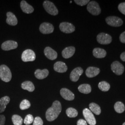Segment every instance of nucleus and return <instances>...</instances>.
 <instances>
[{"instance_id": "nucleus-11", "label": "nucleus", "mask_w": 125, "mask_h": 125, "mask_svg": "<svg viewBox=\"0 0 125 125\" xmlns=\"http://www.w3.org/2000/svg\"><path fill=\"white\" fill-rule=\"evenodd\" d=\"M83 70L81 67H76L75 68L70 74V79L73 82H76L79 80V77L83 73Z\"/></svg>"}, {"instance_id": "nucleus-30", "label": "nucleus", "mask_w": 125, "mask_h": 125, "mask_svg": "<svg viewBox=\"0 0 125 125\" xmlns=\"http://www.w3.org/2000/svg\"><path fill=\"white\" fill-rule=\"evenodd\" d=\"M66 113L67 116L70 118H75L78 115L77 111L73 107H69L67 109Z\"/></svg>"}, {"instance_id": "nucleus-4", "label": "nucleus", "mask_w": 125, "mask_h": 125, "mask_svg": "<svg viewBox=\"0 0 125 125\" xmlns=\"http://www.w3.org/2000/svg\"><path fill=\"white\" fill-rule=\"evenodd\" d=\"M43 6L45 10L50 14L55 16L58 14V9L55 5L49 0H45L43 3Z\"/></svg>"}, {"instance_id": "nucleus-18", "label": "nucleus", "mask_w": 125, "mask_h": 125, "mask_svg": "<svg viewBox=\"0 0 125 125\" xmlns=\"http://www.w3.org/2000/svg\"><path fill=\"white\" fill-rule=\"evenodd\" d=\"M100 72V70L98 68L94 67H88L86 70V75L89 78H92L97 76Z\"/></svg>"}, {"instance_id": "nucleus-14", "label": "nucleus", "mask_w": 125, "mask_h": 125, "mask_svg": "<svg viewBox=\"0 0 125 125\" xmlns=\"http://www.w3.org/2000/svg\"><path fill=\"white\" fill-rule=\"evenodd\" d=\"M62 98L67 101H72L75 98V95L69 89L62 88L60 91Z\"/></svg>"}, {"instance_id": "nucleus-9", "label": "nucleus", "mask_w": 125, "mask_h": 125, "mask_svg": "<svg viewBox=\"0 0 125 125\" xmlns=\"http://www.w3.org/2000/svg\"><path fill=\"white\" fill-rule=\"evenodd\" d=\"M111 68L112 72L117 75H121L124 72V66L119 61H114L111 65Z\"/></svg>"}, {"instance_id": "nucleus-37", "label": "nucleus", "mask_w": 125, "mask_h": 125, "mask_svg": "<svg viewBox=\"0 0 125 125\" xmlns=\"http://www.w3.org/2000/svg\"><path fill=\"white\" fill-rule=\"evenodd\" d=\"M6 118L3 115H0V125H4Z\"/></svg>"}, {"instance_id": "nucleus-35", "label": "nucleus", "mask_w": 125, "mask_h": 125, "mask_svg": "<svg viewBox=\"0 0 125 125\" xmlns=\"http://www.w3.org/2000/svg\"><path fill=\"white\" fill-rule=\"evenodd\" d=\"M118 8L121 13L125 15V2L120 3L119 5Z\"/></svg>"}, {"instance_id": "nucleus-34", "label": "nucleus", "mask_w": 125, "mask_h": 125, "mask_svg": "<svg viewBox=\"0 0 125 125\" xmlns=\"http://www.w3.org/2000/svg\"><path fill=\"white\" fill-rule=\"evenodd\" d=\"M43 121L40 117H36L34 119L33 125H43Z\"/></svg>"}, {"instance_id": "nucleus-24", "label": "nucleus", "mask_w": 125, "mask_h": 125, "mask_svg": "<svg viewBox=\"0 0 125 125\" xmlns=\"http://www.w3.org/2000/svg\"><path fill=\"white\" fill-rule=\"evenodd\" d=\"M21 88L22 89L31 92H33L35 89V87L33 83L29 81H27L22 83L21 84Z\"/></svg>"}, {"instance_id": "nucleus-36", "label": "nucleus", "mask_w": 125, "mask_h": 125, "mask_svg": "<svg viewBox=\"0 0 125 125\" xmlns=\"http://www.w3.org/2000/svg\"><path fill=\"white\" fill-rule=\"evenodd\" d=\"M120 40L121 43L125 44V31L123 32L120 35Z\"/></svg>"}, {"instance_id": "nucleus-21", "label": "nucleus", "mask_w": 125, "mask_h": 125, "mask_svg": "<svg viewBox=\"0 0 125 125\" xmlns=\"http://www.w3.org/2000/svg\"><path fill=\"white\" fill-rule=\"evenodd\" d=\"M49 72L47 69H45L42 70L37 69L34 72V75L37 79L42 80L47 77L49 75Z\"/></svg>"}, {"instance_id": "nucleus-5", "label": "nucleus", "mask_w": 125, "mask_h": 125, "mask_svg": "<svg viewBox=\"0 0 125 125\" xmlns=\"http://www.w3.org/2000/svg\"><path fill=\"white\" fill-rule=\"evenodd\" d=\"M21 59L24 62H32L36 59V55L32 50H26L23 52L21 55Z\"/></svg>"}, {"instance_id": "nucleus-23", "label": "nucleus", "mask_w": 125, "mask_h": 125, "mask_svg": "<svg viewBox=\"0 0 125 125\" xmlns=\"http://www.w3.org/2000/svg\"><path fill=\"white\" fill-rule=\"evenodd\" d=\"M10 98L8 96H5L0 99V113L4 112L7 105L10 102Z\"/></svg>"}, {"instance_id": "nucleus-29", "label": "nucleus", "mask_w": 125, "mask_h": 125, "mask_svg": "<svg viewBox=\"0 0 125 125\" xmlns=\"http://www.w3.org/2000/svg\"><path fill=\"white\" fill-rule=\"evenodd\" d=\"M12 120L14 125H22L23 120L21 117L17 115H14L12 117Z\"/></svg>"}, {"instance_id": "nucleus-31", "label": "nucleus", "mask_w": 125, "mask_h": 125, "mask_svg": "<svg viewBox=\"0 0 125 125\" xmlns=\"http://www.w3.org/2000/svg\"><path fill=\"white\" fill-rule=\"evenodd\" d=\"M31 106V103L27 99H24L21 103L20 108L21 110H26L29 108Z\"/></svg>"}, {"instance_id": "nucleus-39", "label": "nucleus", "mask_w": 125, "mask_h": 125, "mask_svg": "<svg viewBox=\"0 0 125 125\" xmlns=\"http://www.w3.org/2000/svg\"><path fill=\"white\" fill-rule=\"evenodd\" d=\"M120 58H121V60H122L124 62H125V52L121 54Z\"/></svg>"}, {"instance_id": "nucleus-8", "label": "nucleus", "mask_w": 125, "mask_h": 125, "mask_svg": "<svg viewBox=\"0 0 125 125\" xmlns=\"http://www.w3.org/2000/svg\"><path fill=\"white\" fill-rule=\"evenodd\" d=\"M83 115L84 117L85 120L90 125H95L96 121L95 117L92 112L88 108H85L83 110Z\"/></svg>"}, {"instance_id": "nucleus-28", "label": "nucleus", "mask_w": 125, "mask_h": 125, "mask_svg": "<svg viewBox=\"0 0 125 125\" xmlns=\"http://www.w3.org/2000/svg\"><path fill=\"white\" fill-rule=\"evenodd\" d=\"M98 88L101 90L106 92L110 89V85L106 81H102L99 83Z\"/></svg>"}, {"instance_id": "nucleus-25", "label": "nucleus", "mask_w": 125, "mask_h": 125, "mask_svg": "<svg viewBox=\"0 0 125 125\" xmlns=\"http://www.w3.org/2000/svg\"><path fill=\"white\" fill-rule=\"evenodd\" d=\"M78 89L79 92L83 94H89L91 91V86L88 84H83L80 85Z\"/></svg>"}, {"instance_id": "nucleus-2", "label": "nucleus", "mask_w": 125, "mask_h": 125, "mask_svg": "<svg viewBox=\"0 0 125 125\" xmlns=\"http://www.w3.org/2000/svg\"><path fill=\"white\" fill-rule=\"evenodd\" d=\"M0 77L5 82H10L12 79V73L9 67L2 64L0 66Z\"/></svg>"}, {"instance_id": "nucleus-38", "label": "nucleus", "mask_w": 125, "mask_h": 125, "mask_svg": "<svg viewBox=\"0 0 125 125\" xmlns=\"http://www.w3.org/2000/svg\"><path fill=\"white\" fill-rule=\"evenodd\" d=\"M77 125H88L86 121L83 119L79 120L77 122Z\"/></svg>"}, {"instance_id": "nucleus-6", "label": "nucleus", "mask_w": 125, "mask_h": 125, "mask_svg": "<svg viewBox=\"0 0 125 125\" xmlns=\"http://www.w3.org/2000/svg\"><path fill=\"white\" fill-rule=\"evenodd\" d=\"M97 41L102 45H108L111 43L112 37L107 33L102 32L97 36Z\"/></svg>"}, {"instance_id": "nucleus-7", "label": "nucleus", "mask_w": 125, "mask_h": 125, "mask_svg": "<svg viewBox=\"0 0 125 125\" xmlns=\"http://www.w3.org/2000/svg\"><path fill=\"white\" fill-rule=\"evenodd\" d=\"M106 22L108 25L114 27H120L123 23L121 18L114 16L107 17L106 19Z\"/></svg>"}, {"instance_id": "nucleus-26", "label": "nucleus", "mask_w": 125, "mask_h": 125, "mask_svg": "<svg viewBox=\"0 0 125 125\" xmlns=\"http://www.w3.org/2000/svg\"><path fill=\"white\" fill-rule=\"evenodd\" d=\"M89 107L90 110L96 115H100L101 113V107L98 104L95 103H91L89 104Z\"/></svg>"}, {"instance_id": "nucleus-41", "label": "nucleus", "mask_w": 125, "mask_h": 125, "mask_svg": "<svg viewBox=\"0 0 125 125\" xmlns=\"http://www.w3.org/2000/svg\"><path fill=\"white\" fill-rule=\"evenodd\" d=\"M70 3H72V1H70Z\"/></svg>"}, {"instance_id": "nucleus-10", "label": "nucleus", "mask_w": 125, "mask_h": 125, "mask_svg": "<svg viewBox=\"0 0 125 125\" xmlns=\"http://www.w3.org/2000/svg\"><path fill=\"white\" fill-rule=\"evenodd\" d=\"M60 31L65 33H71L75 31V27L71 23L63 22L59 25Z\"/></svg>"}, {"instance_id": "nucleus-32", "label": "nucleus", "mask_w": 125, "mask_h": 125, "mask_svg": "<svg viewBox=\"0 0 125 125\" xmlns=\"http://www.w3.org/2000/svg\"><path fill=\"white\" fill-rule=\"evenodd\" d=\"M33 121H34V118L33 116L29 114L26 116L24 121V123L25 125H29L31 124V123L33 122Z\"/></svg>"}, {"instance_id": "nucleus-22", "label": "nucleus", "mask_w": 125, "mask_h": 125, "mask_svg": "<svg viewBox=\"0 0 125 125\" xmlns=\"http://www.w3.org/2000/svg\"><path fill=\"white\" fill-rule=\"evenodd\" d=\"M93 54L95 58H103L106 56L107 52L105 50L100 48H95L93 51Z\"/></svg>"}, {"instance_id": "nucleus-17", "label": "nucleus", "mask_w": 125, "mask_h": 125, "mask_svg": "<svg viewBox=\"0 0 125 125\" xmlns=\"http://www.w3.org/2000/svg\"><path fill=\"white\" fill-rule=\"evenodd\" d=\"M54 70L58 73H64L67 71L68 68L64 62L58 61L54 64Z\"/></svg>"}, {"instance_id": "nucleus-33", "label": "nucleus", "mask_w": 125, "mask_h": 125, "mask_svg": "<svg viewBox=\"0 0 125 125\" xmlns=\"http://www.w3.org/2000/svg\"><path fill=\"white\" fill-rule=\"evenodd\" d=\"M89 0H75L74 2L77 5H78L81 6H85L88 4L89 2Z\"/></svg>"}, {"instance_id": "nucleus-20", "label": "nucleus", "mask_w": 125, "mask_h": 125, "mask_svg": "<svg viewBox=\"0 0 125 125\" xmlns=\"http://www.w3.org/2000/svg\"><path fill=\"white\" fill-rule=\"evenodd\" d=\"M20 5L23 12L25 13H31L34 11L33 8L24 0H23L21 2Z\"/></svg>"}, {"instance_id": "nucleus-42", "label": "nucleus", "mask_w": 125, "mask_h": 125, "mask_svg": "<svg viewBox=\"0 0 125 125\" xmlns=\"http://www.w3.org/2000/svg\"></svg>"}, {"instance_id": "nucleus-1", "label": "nucleus", "mask_w": 125, "mask_h": 125, "mask_svg": "<svg viewBox=\"0 0 125 125\" xmlns=\"http://www.w3.org/2000/svg\"><path fill=\"white\" fill-rule=\"evenodd\" d=\"M62 111V106L60 102L55 101L51 107L49 108L45 114L46 120L49 121H52L56 120Z\"/></svg>"}, {"instance_id": "nucleus-19", "label": "nucleus", "mask_w": 125, "mask_h": 125, "mask_svg": "<svg viewBox=\"0 0 125 125\" xmlns=\"http://www.w3.org/2000/svg\"><path fill=\"white\" fill-rule=\"evenodd\" d=\"M6 22L10 26H16L18 24V20L16 16L13 13L9 12L7 13Z\"/></svg>"}, {"instance_id": "nucleus-16", "label": "nucleus", "mask_w": 125, "mask_h": 125, "mask_svg": "<svg viewBox=\"0 0 125 125\" xmlns=\"http://www.w3.org/2000/svg\"><path fill=\"white\" fill-rule=\"evenodd\" d=\"M76 49L73 46H69L62 50V55L63 58L67 59L72 57L75 52Z\"/></svg>"}, {"instance_id": "nucleus-12", "label": "nucleus", "mask_w": 125, "mask_h": 125, "mask_svg": "<svg viewBox=\"0 0 125 125\" xmlns=\"http://www.w3.org/2000/svg\"><path fill=\"white\" fill-rule=\"evenodd\" d=\"M53 26L49 23L44 22L40 25V31L43 34H50L54 31Z\"/></svg>"}, {"instance_id": "nucleus-3", "label": "nucleus", "mask_w": 125, "mask_h": 125, "mask_svg": "<svg viewBox=\"0 0 125 125\" xmlns=\"http://www.w3.org/2000/svg\"><path fill=\"white\" fill-rule=\"evenodd\" d=\"M87 9L89 13L93 15H98L101 13V9L98 3L95 1H90Z\"/></svg>"}, {"instance_id": "nucleus-15", "label": "nucleus", "mask_w": 125, "mask_h": 125, "mask_svg": "<svg viewBox=\"0 0 125 125\" xmlns=\"http://www.w3.org/2000/svg\"><path fill=\"white\" fill-rule=\"evenodd\" d=\"M44 54L47 58L51 60H54L58 57L57 52L50 47H46L45 48Z\"/></svg>"}, {"instance_id": "nucleus-13", "label": "nucleus", "mask_w": 125, "mask_h": 125, "mask_svg": "<svg viewBox=\"0 0 125 125\" xmlns=\"http://www.w3.org/2000/svg\"><path fill=\"white\" fill-rule=\"evenodd\" d=\"M18 45V43L16 41L7 40L2 44L1 48L4 51H10L17 48Z\"/></svg>"}, {"instance_id": "nucleus-40", "label": "nucleus", "mask_w": 125, "mask_h": 125, "mask_svg": "<svg viewBox=\"0 0 125 125\" xmlns=\"http://www.w3.org/2000/svg\"><path fill=\"white\" fill-rule=\"evenodd\" d=\"M125 125V122H124V123L123 124V125Z\"/></svg>"}, {"instance_id": "nucleus-27", "label": "nucleus", "mask_w": 125, "mask_h": 125, "mask_svg": "<svg viewBox=\"0 0 125 125\" xmlns=\"http://www.w3.org/2000/svg\"><path fill=\"white\" fill-rule=\"evenodd\" d=\"M114 108L115 111L119 114H121L125 111V105L121 102H116L115 104Z\"/></svg>"}]
</instances>
